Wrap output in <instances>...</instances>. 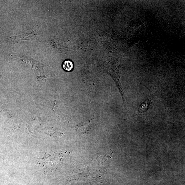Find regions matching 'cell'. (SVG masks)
<instances>
[{"mask_svg":"<svg viewBox=\"0 0 185 185\" xmlns=\"http://www.w3.org/2000/svg\"><path fill=\"white\" fill-rule=\"evenodd\" d=\"M73 65L72 62L70 61H66L63 64L64 69L67 72H70L73 69Z\"/></svg>","mask_w":185,"mask_h":185,"instance_id":"3","label":"cell"},{"mask_svg":"<svg viewBox=\"0 0 185 185\" xmlns=\"http://www.w3.org/2000/svg\"><path fill=\"white\" fill-rule=\"evenodd\" d=\"M152 104V100L151 98L147 100L143 103L138 108V112L139 113H143L148 111L149 108L151 107Z\"/></svg>","mask_w":185,"mask_h":185,"instance_id":"2","label":"cell"},{"mask_svg":"<svg viewBox=\"0 0 185 185\" xmlns=\"http://www.w3.org/2000/svg\"><path fill=\"white\" fill-rule=\"evenodd\" d=\"M91 129L90 122H82L79 124L77 127V131L81 135L87 134Z\"/></svg>","mask_w":185,"mask_h":185,"instance_id":"1","label":"cell"}]
</instances>
